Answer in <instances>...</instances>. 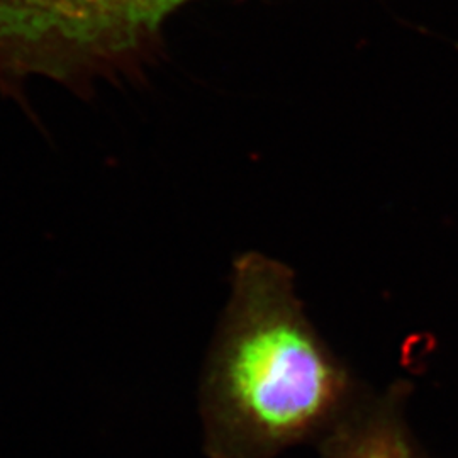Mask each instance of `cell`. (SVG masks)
Returning <instances> with one entry per match:
<instances>
[{"label": "cell", "instance_id": "1", "mask_svg": "<svg viewBox=\"0 0 458 458\" xmlns=\"http://www.w3.org/2000/svg\"><path fill=\"white\" fill-rule=\"evenodd\" d=\"M370 389L312 325L294 270L240 255L199 384L208 458H276L319 442Z\"/></svg>", "mask_w": 458, "mask_h": 458}, {"label": "cell", "instance_id": "2", "mask_svg": "<svg viewBox=\"0 0 458 458\" xmlns=\"http://www.w3.org/2000/svg\"><path fill=\"white\" fill-rule=\"evenodd\" d=\"M196 0H0V47L73 79L149 64L170 17Z\"/></svg>", "mask_w": 458, "mask_h": 458}, {"label": "cell", "instance_id": "3", "mask_svg": "<svg viewBox=\"0 0 458 458\" xmlns=\"http://www.w3.org/2000/svg\"><path fill=\"white\" fill-rule=\"evenodd\" d=\"M406 389L394 384L367 394L338 425L316 443L321 458H425L406 425Z\"/></svg>", "mask_w": 458, "mask_h": 458}]
</instances>
